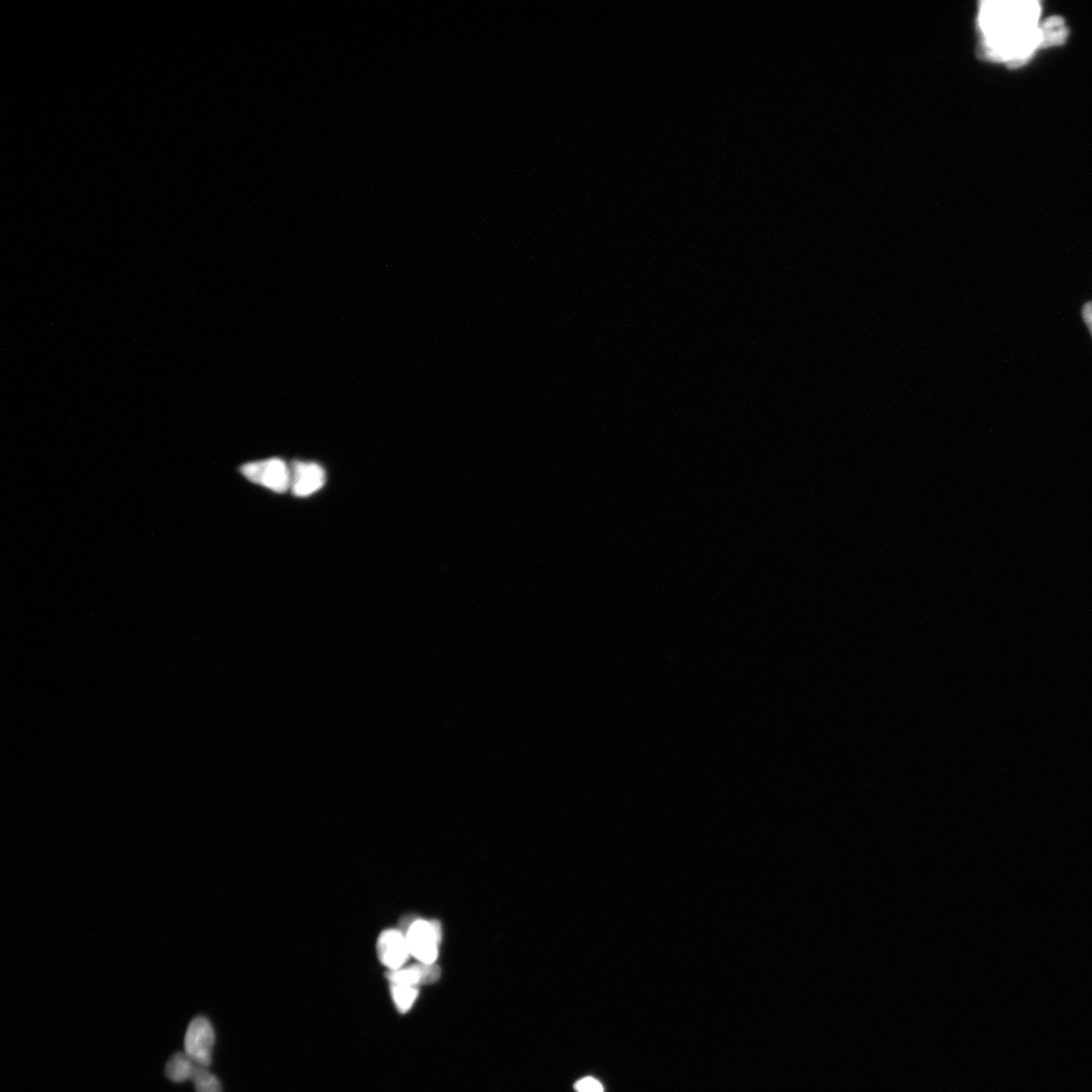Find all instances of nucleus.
I'll list each match as a JSON object with an SVG mask.
<instances>
[{
  "instance_id": "f257e3e1",
  "label": "nucleus",
  "mask_w": 1092,
  "mask_h": 1092,
  "mask_svg": "<svg viewBox=\"0 0 1092 1092\" xmlns=\"http://www.w3.org/2000/svg\"><path fill=\"white\" fill-rule=\"evenodd\" d=\"M1040 5L1036 2H988L981 7L980 26L985 56L1023 66L1036 49L1051 47L1047 31L1038 26Z\"/></svg>"
},
{
  "instance_id": "f03ea898",
  "label": "nucleus",
  "mask_w": 1092,
  "mask_h": 1092,
  "mask_svg": "<svg viewBox=\"0 0 1092 1092\" xmlns=\"http://www.w3.org/2000/svg\"><path fill=\"white\" fill-rule=\"evenodd\" d=\"M401 931L405 934L411 956L427 964H435L438 948L442 941V926L436 921L405 917L401 923Z\"/></svg>"
},
{
  "instance_id": "7ed1b4c3",
  "label": "nucleus",
  "mask_w": 1092,
  "mask_h": 1092,
  "mask_svg": "<svg viewBox=\"0 0 1092 1092\" xmlns=\"http://www.w3.org/2000/svg\"><path fill=\"white\" fill-rule=\"evenodd\" d=\"M240 471L247 480L274 493L283 494L291 489V467L281 458L246 464Z\"/></svg>"
},
{
  "instance_id": "20e7f679",
  "label": "nucleus",
  "mask_w": 1092,
  "mask_h": 1092,
  "mask_svg": "<svg viewBox=\"0 0 1092 1092\" xmlns=\"http://www.w3.org/2000/svg\"><path fill=\"white\" fill-rule=\"evenodd\" d=\"M215 1031L206 1017L199 1016L189 1024L185 1038V1053L198 1066L208 1067L212 1063Z\"/></svg>"
},
{
  "instance_id": "39448f33",
  "label": "nucleus",
  "mask_w": 1092,
  "mask_h": 1092,
  "mask_svg": "<svg viewBox=\"0 0 1092 1092\" xmlns=\"http://www.w3.org/2000/svg\"><path fill=\"white\" fill-rule=\"evenodd\" d=\"M376 951L382 964L390 971L403 968L411 956L406 935L400 929L383 931L376 943Z\"/></svg>"
},
{
  "instance_id": "423d86ee",
  "label": "nucleus",
  "mask_w": 1092,
  "mask_h": 1092,
  "mask_svg": "<svg viewBox=\"0 0 1092 1092\" xmlns=\"http://www.w3.org/2000/svg\"><path fill=\"white\" fill-rule=\"evenodd\" d=\"M291 473V490L297 497H309L322 489L326 482L325 471L317 463H293Z\"/></svg>"
},
{
  "instance_id": "0eeeda50",
  "label": "nucleus",
  "mask_w": 1092,
  "mask_h": 1092,
  "mask_svg": "<svg viewBox=\"0 0 1092 1092\" xmlns=\"http://www.w3.org/2000/svg\"><path fill=\"white\" fill-rule=\"evenodd\" d=\"M440 969L435 964L419 962L417 964L403 967L399 970L389 971L387 978L391 985L417 987L433 985L439 980Z\"/></svg>"
},
{
  "instance_id": "6e6552de",
  "label": "nucleus",
  "mask_w": 1092,
  "mask_h": 1092,
  "mask_svg": "<svg viewBox=\"0 0 1092 1092\" xmlns=\"http://www.w3.org/2000/svg\"><path fill=\"white\" fill-rule=\"evenodd\" d=\"M197 1066L198 1064L191 1060L186 1053H177L168 1061L165 1071L171 1081L181 1084V1082L191 1080Z\"/></svg>"
},
{
  "instance_id": "1a4fd4ad",
  "label": "nucleus",
  "mask_w": 1092,
  "mask_h": 1092,
  "mask_svg": "<svg viewBox=\"0 0 1092 1092\" xmlns=\"http://www.w3.org/2000/svg\"><path fill=\"white\" fill-rule=\"evenodd\" d=\"M391 994L398 1011L406 1014L414 1005L419 990L417 987L391 985Z\"/></svg>"
},
{
  "instance_id": "9d476101",
  "label": "nucleus",
  "mask_w": 1092,
  "mask_h": 1092,
  "mask_svg": "<svg viewBox=\"0 0 1092 1092\" xmlns=\"http://www.w3.org/2000/svg\"><path fill=\"white\" fill-rule=\"evenodd\" d=\"M191 1080L194 1081L197 1092H222L221 1084L208 1067L197 1066Z\"/></svg>"
},
{
  "instance_id": "9b49d317",
  "label": "nucleus",
  "mask_w": 1092,
  "mask_h": 1092,
  "mask_svg": "<svg viewBox=\"0 0 1092 1092\" xmlns=\"http://www.w3.org/2000/svg\"><path fill=\"white\" fill-rule=\"evenodd\" d=\"M575 1087L577 1092H604L600 1082L592 1077H586L577 1081Z\"/></svg>"
},
{
  "instance_id": "f8f14e48",
  "label": "nucleus",
  "mask_w": 1092,
  "mask_h": 1092,
  "mask_svg": "<svg viewBox=\"0 0 1092 1092\" xmlns=\"http://www.w3.org/2000/svg\"><path fill=\"white\" fill-rule=\"evenodd\" d=\"M1082 318H1084L1092 336V301L1087 302L1084 308H1082Z\"/></svg>"
}]
</instances>
